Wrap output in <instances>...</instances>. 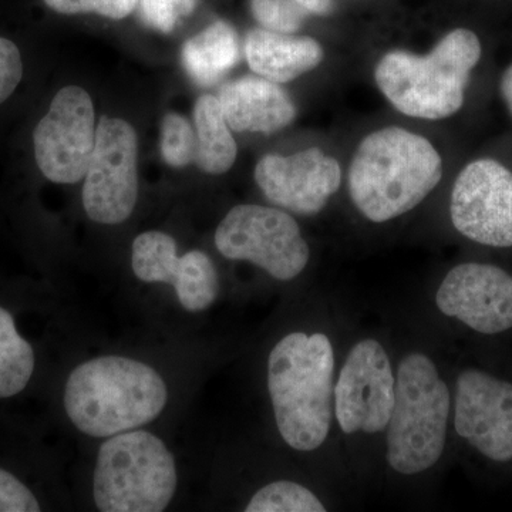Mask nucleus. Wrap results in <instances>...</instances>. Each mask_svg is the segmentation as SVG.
Wrapping results in <instances>:
<instances>
[{
    "mask_svg": "<svg viewBox=\"0 0 512 512\" xmlns=\"http://www.w3.org/2000/svg\"><path fill=\"white\" fill-rule=\"evenodd\" d=\"M335 350L322 332H291L268 357V392L279 434L302 453L318 450L330 433Z\"/></svg>",
    "mask_w": 512,
    "mask_h": 512,
    "instance_id": "1",
    "label": "nucleus"
},
{
    "mask_svg": "<svg viewBox=\"0 0 512 512\" xmlns=\"http://www.w3.org/2000/svg\"><path fill=\"white\" fill-rule=\"evenodd\" d=\"M443 178V160L427 138L400 127L363 138L349 168L350 200L383 224L413 211Z\"/></svg>",
    "mask_w": 512,
    "mask_h": 512,
    "instance_id": "2",
    "label": "nucleus"
},
{
    "mask_svg": "<svg viewBox=\"0 0 512 512\" xmlns=\"http://www.w3.org/2000/svg\"><path fill=\"white\" fill-rule=\"evenodd\" d=\"M167 400V386L153 367L120 356L77 366L64 389L67 416L77 430L97 439L151 423Z\"/></svg>",
    "mask_w": 512,
    "mask_h": 512,
    "instance_id": "3",
    "label": "nucleus"
},
{
    "mask_svg": "<svg viewBox=\"0 0 512 512\" xmlns=\"http://www.w3.org/2000/svg\"><path fill=\"white\" fill-rule=\"evenodd\" d=\"M476 33L454 29L426 56L393 50L375 69L380 92L400 113L441 120L463 107L471 72L481 59Z\"/></svg>",
    "mask_w": 512,
    "mask_h": 512,
    "instance_id": "4",
    "label": "nucleus"
},
{
    "mask_svg": "<svg viewBox=\"0 0 512 512\" xmlns=\"http://www.w3.org/2000/svg\"><path fill=\"white\" fill-rule=\"evenodd\" d=\"M451 394L434 360L410 352L396 372V402L387 424L386 460L402 476L439 463L447 441Z\"/></svg>",
    "mask_w": 512,
    "mask_h": 512,
    "instance_id": "5",
    "label": "nucleus"
},
{
    "mask_svg": "<svg viewBox=\"0 0 512 512\" xmlns=\"http://www.w3.org/2000/svg\"><path fill=\"white\" fill-rule=\"evenodd\" d=\"M177 484L173 454L150 431H124L101 444L93 478L94 503L100 511H164Z\"/></svg>",
    "mask_w": 512,
    "mask_h": 512,
    "instance_id": "6",
    "label": "nucleus"
},
{
    "mask_svg": "<svg viewBox=\"0 0 512 512\" xmlns=\"http://www.w3.org/2000/svg\"><path fill=\"white\" fill-rule=\"evenodd\" d=\"M215 245L224 258L251 262L278 281L298 278L311 259L298 222L264 205L232 208L215 231Z\"/></svg>",
    "mask_w": 512,
    "mask_h": 512,
    "instance_id": "7",
    "label": "nucleus"
},
{
    "mask_svg": "<svg viewBox=\"0 0 512 512\" xmlns=\"http://www.w3.org/2000/svg\"><path fill=\"white\" fill-rule=\"evenodd\" d=\"M396 402V373L382 343L360 339L350 348L333 389L340 430L376 434L387 429Z\"/></svg>",
    "mask_w": 512,
    "mask_h": 512,
    "instance_id": "8",
    "label": "nucleus"
},
{
    "mask_svg": "<svg viewBox=\"0 0 512 512\" xmlns=\"http://www.w3.org/2000/svg\"><path fill=\"white\" fill-rule=\"evenodd\" d=\"M137 156L133 126L117 117H101L84 175L83 207L90 220L117 225L133 214L138 195Z\"/></svg>",
    "mask_w": 512,
    "mask_h": 512,
    "instance_id": "9",
    "label": "nucleus"
},
{
    "mask_svg": "<svg viewBox=\"0 0 512 512\" xmlns=\"http://www.w3.org/2000/svg\"><path fill=\"white\" fill-rule=\"evenodd\" d=\"M96 133L90 94L82 87H64L33 134L37 167L52 183H79L92 160Z\"/></svg>",
    "mask_w": 512,
    "mask_h": 512,
    "instance_id": "10",
    "label": "nucleus"
},
{
    "mask_svg": "<svg viewBox=\"0 0 512 512\" xmlns=\"http://www.w3.org/2000/svg\"><path fill=\"white\" fill-rule=\"evenodd\" d=\"M450 217L463 237L487 247H512V173L498 161L481 158L458 174Z\"/></svg>",
    "mask_w": 512,
    "mask_h": 512,
    "instance_id": "11",
    "label": "nucleus"
},
{
    "mask_svg": "<svg viewBox=\"0 0 512 512\" xmlns=\"http://www.w3.org/2000/svg\"><path fill=\"white\" fill-rule=\"evenodd\" d=\"M454 427L488 460H512V383L483 370L458 375L454 400Z\"/></svg>",
    "mask_w": 512,
    "mask_h": 512,
    "instance_id": "12",
    "label": "nucleus"
},
{
    "mask_svg": "<svg viewBox=\"0 0 512 512\" xmlns=\"http://www.w3.org/2000/svg\"><path fill=\"white\" fill-rule=\"evenodd\" d=\"M437 309L481 335L512 329V276L498 266H454L436 292Z\"/></svg>",
    "mask_w": 512,
    "mask_h": 512,
    "instance_id": "13",
    "label": "nucleus"
},
{
    "mask_svg": "<svg viewBox=\"0 0 512 512\" xmlns=\"http://www.w3.org/2000/svg\"><path fill=\"white\" fill-rule=\"evenodd\" d=\"M255 181L276 207L312 217L338 192L342 170L335 158L313 147L293 156L268 154L261 158L255 167Z\"/></svg>",
    "mask_w": 512,
    "mask_h": 512,
    "instance_id": "14",
    "label": "nucleus"
},
{
    "mask_svg": "<svg viewBox=\"0 0 512 512\" xmlns=\"http://www.w3.org/2000/svg\"><path fill=\"white\" fill-rule=\"evenodd\" d=\"M131 265L140 281L173 285L185 311H207L217 301L220 281L210 256L194 249L180 258L174 238L164 232L138 235L133 242Z\"/></svg>",
    "mask_w": 512,
    "mask_h": 512,
    "instance_id": "15",
    "label": "nucleus"
},
{
    "mask_svg": "<svg viewBox=\"0 0 512 512\" xmlns=\"http://www.w3.org/2000/svg\"><path fill=\"white\" fill-rule=\"evenodd\" d=\"M218 100L229 128L238 133H276L296 117L291 96L279 83L261 76L225 83Z\"/></svg>",
    "mask_w": 512,
    "mask_h": 512,
    "instance_id": "16",
    "label": "nucleus"
},
{
    "mask_svg": "<svg viewBox=\"0 0 512 512\" xmlns=\"http://www.w3.org/2000/svg\"><path fill=\"white\" fill-rule=\"evenodd\" d=\"M245 56L258 76L288 83L322 63L323 47L312 37H298L272 30L255 29L245 40Z\"/></svg>",
    "mask_w": 512,
    "mask_h": 512,
    "instance_id": "17",
    "label": "nucleus"
},
{
    "mask_svg": "<svg viewBox=\"0 0 512 512\" xmlns=\"http://www.w3.org/2000/svg\"><path fill=\"white\" fill-rule=\"evenodd\" d=\"M181 59L195 83L212 86L238 62L237 32L222 20L212 23L185 43Z\"/></svg>",
    "mask_w": 512,
    "mask_h": 512,
    "instance_id": "18",
    "label": "nucleus"
},
{
    "mask_svg": "<svg viewBox=\"0 0 512 512\" xmlns=\"http://www.w3.org/2000/svg\"><path fill=\"white\" fill-rule=\"evenodd\" d=\"M197 154L194 163L207 174H224L237 160V143L232 137L220 100L204 94L194 107Z\"/></svg>",
    "mask_w": 512,
    "mask_h": 512,
    "instance_id": "19",
    "label": "nucleus"
},
{
    "mask_svg": "<svg viewBox=\"0 0 512 512\" xmlns=\"http://www.w3.org/2000/svg\"><path fill=\"white\" fill-rule=\"evenodd\" d=\"M35 370L32 346L19 335L15 320L0 306V399L22 392Z\"/></svg>",
    "mask_w": 512,
    "mask_h": 512,
    "instance_id": "20",
    "label": "nucleus"
},
{
    "mask_svg": "<svg viewBox=\"0 0 512 512\" xmlns=\"http://www.w3.org/2000/svg\"><path fill=\"white\" fill-rule=\"evenodd\" d=\"M328 508L305 485L295 481H274L256 491L249 500L248 512H325Z\"/></svg>",
    "mask_w": 512,
    "mask_h": 512,
    "instance_id": "21",
    "label": "nucleus"
},
{
    "mask_svg": "<svg viewBox=\"0 0 512 512\" xmlns=\"http://www.w3.org/2000/svg\"><path fill=\"white\" fill-rule=\"evenodd\" d=\"M161 153L165 163L174 168L194 163L197 136L190 121L177 113H168L161 126Z\"/></svg>",
    "mask_w": 512,
    "mask_h": 512,
    "instance_id": "22",
    "label": "nucleus"
},
{
    "mask_svg": "<svg viewBox=\"0 0 512 512\" xmlns=\"http://www.w3.org/2000/svg\"><path fill=\"white\" fill-rule=\"evenodd\" d=\"M251 10L262 28L286 35L301 29L308 16L295 0H251Z\"/></svg>",
    "mask_w": 512,
    "mask_h": 512,
    "instance_id": "23",
    "label": "nucleus"
},
{
    "mask_svg": "<svg viewBox=\"0 0 512 512\" xmlns=\"http://www.w3.org/2000/svg\"><path fill=\"white\" fill-rule=\"evenodd\" d=\"M50 9L63 15L97 13L104 18H127L137 8L138 0H43Z\"/></svg>",
    "mask_w": 512,
    "mask_h": 512,
    "instance_id": "24",
    "label": "nucleus"
},
{
    "mask_svg": "<svg viewBox=\"0 0 512 512\" xmlns=\"http://www.w3.org/2000/svg\"><path fill=\"white\" fill-rule=\"evenodd\" d=\"M39 501L22 481L0 468V512H37Z\"/></svg>",
    "mask_w": 512,
    "mask_h": 512,
    "instance_id": "25",
    "label": "nucleus"
},
{
    "mask_svg": "<svg viewBox=\"0 0 512 512\" xmlns=\"http://www.w3.org/2000/svg\"><path fill=\"white\" fill-rule=\"evenodd\" d=\"M22 76L23 63L18 46L0 37V104L12 96Z\"/></svg>",
    "mask_w": 512,
    "mask_h": 512,
    "instance_id": "26",
    "label": "nucleus"
},
{
    "mask_svg": "<svg viewBox=\"0 0 512 512\" xmlns=\"http://www.w3.org/2000/svg\"><path fill=\"white\" fill-rule=\"evenodd\" d=\"M138 6L144 23L158 32H173L181 18L175 0H138Z\"/></svg>",
    "mask_w": 512,
    "mask_h": 512,
    "instance_id": "27",
    "label": "nucleus"
},
{
    "mask_svg": "<svg viewBox=\"0 0 512 512\" xmlns=\"http://www.w3.org/2000/svg\"><path fill=\"white\" fill-rule=\"evenodd\" d=\"M302 9L311 15L326 16L332 13L333 0H295Z\"/></svg>",
    "mask_w": 512,
    "mask_h": 512,
    "instance_id": "28",
    "label": "nucleus"
},
{
    "mask_svg": "<svg viewBox=\"0 0 512 512\" xmlns=\"http://www.w3.org/2000/svg\"><path fill=\"white\" fill-rule=\"evenodd\" d=\"M500 90L501 96H503L512 116V63L505 70L503 77H501Z\"/></svg>",
    "mask_w": 512,
    "mask_h": 512,
    "instance_id": "29",
    "label": "nucleus"
},
{
    "mask_svg": "<svg viewBox=\"0 0 512 512\" xmlns=\"http://www.w3.org/2000/svg\"><path fill=\"white\" fill-rule=\"evenodd\" d=\"M181 16H190L197 8L198 0H175Z\"/></svg>",
    "mask_w": 512,
    "mask_h": 512,
    "instance_id": "30",
    "label": "nucleus"
}]
</instances>
